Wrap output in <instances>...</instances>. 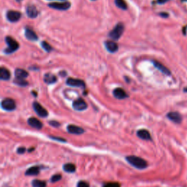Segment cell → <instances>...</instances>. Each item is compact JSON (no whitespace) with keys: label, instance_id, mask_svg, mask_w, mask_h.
<instances>
[{"label":"cell","instance_id":"cell-8","mask_svg":"<svg viewBox=\"0 0 187 187\" xmlns=\"http://www.w3.org/2000/svg\"><path fill=\"white\" fill-rule=\"evenodd\" d=\"M20 17H21V14L18 11L10 10L8 11L7 13V18L9 22L18 21L19 19L20 18Z\"/></svg>","mask_w":187,"mask_h":187},{"label":"cell","instance_id":"cell-15","mask_svg":"<svg viewBox=\"0 0 187 187\" xmlns=\"http://www.w3.org/2000/svg\"><path fill=\"white\" fill-rule=\"evenodd\" d=\"M137 137H140V139L144 140H151V137L149 131L146 129H140L137 131Z\"/></svg>","mask_w":187,"mask_h":187},{"label":"cell","instance_id":"cell-25","mask_svg":"<svg viewBox=\"0 0 187 187\" xmlns=\"http://www.w3.org/2000/svg\"><path fill=\"white\" fill-rule=\"evenodd\" d=\"M115 3L117 7L122 9H126L127 8V5L124 0H115Z\"/></svg>","mask_w":187,"mask_h":187},{"label":"cell","instance_id":"cell-17","mask_svg":"<svg viewBox=\"0 0 187 187\" xmlns=\"http://www.w3.org/2000/svg\"><path fill=\"white\" fill-rule=\"evenodd\" d=\"M25 36L28 39L31 41H36L38 39V37L36 34V33L33 30H31V28H26V30H25Z\"/></svg>","mask_w":187,"mask_h":187},{"label":"cell","instance_id":"cell-18","mask_svg":"<svg viewBox=\"0 0 187 187\" xmlns=\"http://www.w3.org/2000/svg\"><path fill=\"white\" fill-rule=\"evenodd\" d=\"M153 64H154L155 67L157 68L159 71H161L162 73H164V75H171V72L169 71V69H167L166 66H164L163 64H161V63L158 62V61H153Z\"/></svg>","mask_w":187,"mask_h":187},{"label":"cell","instance_id":"cell-13","mask_svg":"<svg viewBox=\"0 0 187 187\" xmlns=\"http://www.w3.org/2000/svg\"><path fill=\"white\" fill-rule=\"evenodd\" d=\"M112 94H113L114 96L118 99H123L128 97L127 94L125 92L124 90L122 89L121 88H117L115 89H114Z\"/></svg>","mask_w":187,"mask_h":187},{"label":"cell","instance_id":"cell-36","mask_svg":"<svg viewBox=\"0 0 187 187\" xmlns=\"http://www.w3.org/2000/svg\"><path fill=\"white\" fill-rule=\"evenodd\" d=\"M16 1H18V2H20V1H21V0H16Z\"/></svg>","mask_w":187,"mask_h":187},{"label":"cell","instance_id":"cell-2","mask_svg":"<svg viewBox=\"0 0 187 187\" xmlns=\"http://www.w3.org/2000/svg\"><path fill=\"white\" fill-rule=\"evenodd\" d=\"M5 42L7 44V48L5 49L4 50V53H7V54H10L12 53L13 52L16 51L19 47V44L18 42H17L13 38L10 37H7L5 38Z\"/></svg>","mask_w":187,"mask_h":187},{"label":"cell","instance_id":"cell-9","mask_svg":"<svg viewBox=\"0 0 187 187\" xmlns=\"http://www.w3.org/2000/svg\"><path fill=\"white\" fill-rule=\"evenodd\" d=\"M66 83L68 85L74 87H85V83L83 80H80V79H75V78H68L66 80Z\"/></svg>","mask_w":187,"mask_h":187},{"label":"cell","instance_id":"cell-5","mask_svg":"<svg viewBox=\"0 0 187 187\" xmlns=\"http://www.w3.org/2000/svg\"><path fill=\"white\" fill-rule=\"evenodd\" d=\"M33 108H34V110L39 117L45 118V117L48 115V112H47V110L37 102H34L33 103Z\"/></svg>","mask_w":187,"mask_h":187},{"label":"cell","instance_id":"cell-21","mask_svg":"<svg viewBox=\"0 0 187 187\" xmlns=\"http://www.w3.org/2000/svg\"><path fill=\"white\" fill-rule=\"evenodd\" d=\"M44 81L47 84H52V83H56L57 81L56 77L53 74L47 73L44 76Z\"/></svg>","mask_w":187,"mask_h":187},{"label":"cell","instance_id":"cell-23","mask_svg":"<svg viewBox=\"0 0 187 187\" xmlns=\"http://www.w3.org/2000/svg\"><path fill=\"white\" fill-rule=\"evenodd\" d=\"M63 169L66 172H74L76 170V167L72 163H66L63 166Z\"/></svg>","mask_w":187,"mask_h":187},{"label":"cell","instance_id":"cell-4","mask_svg":"<svg viewBox=\"0 0 187 187\" xmlns=\"http://www.w3.org/2000/svg\"><path fill=\"white\" fill-rule=\"evenodd\" d=\"M1 107L3 110H7V111H12L16 107V104L13 99L7 98L1 102Z\"/></svg>","mask_w":187,"mask_h":187},{"label":"cell","instance_id":"cell-22","mask_svg":"<svg viewBox=\"0 0 187 187\" xmlns=\"http://www.w3.org/2000/svg\"><path fill=\"white\" fill-rule=\"evenodd\" d=\"M39 173V167L37 166H34L30 168L27 169L25 174L26 175H30V176H34V175H37Z\"/></svg>","mask_w":187,"mask_h":187},{"label":"cell","instance_id":"cell-30","mask_svg":"<svg viewBox=\"0 0 187 187\" xmlns=\"http://www.w3.org/2000/svg\"><path fill=\"white\" fill-rule=\"evenodd\" d=\"M50 138L52 139L53 140L56 141H59V142H65L66 140L64 138H61V137H53V136H50Z\"/></svg>","mask_w":187,"mask_h":187},{"label":"cell","instance_id":"cell-27","mask_svg":"<svg viewBox=\"0 0 187 187\" xmlns=\"http://www.w3.org/2000/svg\"><path fill=\"white\" fill-rule=\"evenodd\" d=\"M41 45H42V48H43L44 50H45V51L50 52V51H51V50H52V47L50 46V45H49V44L47 43V42H45V41H43V42H42Z\"/></svg>","mask_w":187,"mask_h":187},{"label":"cell","instance_id":"cell-6","mask_svg":"<svg viewBox=\"0 0 187 187\" xmlns=\"http://www.w3.org/2000/svg\"><path fill=\"white\" fill-rule=\"evenodd\" d=\"M48 6L51 8L56 9H59V10H66L70 7L71 4L67 1L65 2H54V3H50L48 4Z\"/></svg>","mask_w":187,"mask_h":187},{"label":"cell","instance_id":"cell-20","mask_svg":"<svg viewBox=\"0 0 187 187\" xmlns=\"http://www.w3.org/2000/svg\"><path fill=\"white\" fill-rule=\"evenodd\" d=\"M28 75V72L22 69H16L15 70V78L18 79H25Z\"/></svg>","mask_w":187,"mask_h":187},{"label":"cell","instance_id":"cell-10","mask_svg":"<svg viewBox=\"0 0 187 187\" xmlns=\"http://www.w3.org/2000/svg\"><path fill=\"white\" fill-rule=\"evenodd\" d=\"M167 117L175 123H180L182 121L181 115L178 112H169L167 113Z\"/></svg>","mask_w":187,"mask_h":187},{"label":"cell","instance_id":"cell-34","mask_svg":"<svg viewBox=\"0 0 187 187\" xmlns=\"http://www.w3.org/2000/svg\"><path fill=\"white\" fill-rule=\"evenodd\" d=\"M104 187H116V185H115L114 186H112V184H110V185H108V186H106Z\"/></svg>","mask_w":187,"mask_h":187},{"label":"cell","instance_id":"cell-19","mask_svg":"<svg viewBox=\"0 0 187 187\" xmlns=\"http://www.w3.org/2000/svg\"><path fill=\"white\" fill-rule=\"evenodd\" d=\"M0 78L2 80H8L10 78V72L5 67H1L0 69Z\"/></svg>","mask_w":187,"mask_h":187},{"label":"cell","instance_id":"cell-3","mask_svg":"<svg viewBox=\"0 0 187 187\" xmlns=\"http://www.w3.org/2000/svg\"><path fill=\"white\" fill-rule=\"evenodd\" d=\"M123 30H124V26H123V23H118L115 26V27L110 31V34H109V37L113 40H118L123 34Z\"/></svg>","mask_w":187,"mask_h":187},{"label":"cell","instance_id":"cell-26","mask_svg":"<svg viewBox=\"0 0 187 187\" xmlns=\"http://www.w3.org/2000/svg\"><path fill=\"white\" fill-rule=\"evenodd\" d=\"M14 83H16L17 85H20V86H26L28 85V83L24 80V79H18L15 78Z\"/></svg>","mask_w":187,"mask_h":187},{"label":"cell","instance_id":"cell-11","mask_svg":"<svg viewBox=\"0 0 187 187\" xmlns=\"http://www.w3.org/2000/svg\"><path fill=\"white\" fill-rule=\"evenodd\" d=\"M67 131L70 134H81L84 133V129L81 127L75 126V125H68L66 127Z\"/></svg>","mask_w":187,"mask_h":187},{"label":"cell","instance_id":"cell-24","mask_svg":"<svg viewBox=\"0 0 187 187\" xmlns=\"http://www.w3.org/2000/svg\"><path fill=\"white\" fill-rule=\"evenodd\" d=\"M31 184H32L33 187H46V183L45 181L39 180H32Z\"/></svg>","mask_w":187,"mask_h":187},{"label":"cell","instance_id":"cell-33","mask_svg":"<svg viewBox=\"0 0 187 187\" xmlns=\"http://www.w3.org/2000/svg\"><path fill=\"white\" fill-rule=\"evenodd\" d=\"M160 15L162 17H164V18H167V17H168V14L167 13H165V12H161L160 13Z\"/></svg>","mask_w":187,"mask_h":187},{"label":"cell","instance_id":"cell-1","mask_svg":"<svg viewBox=\"0 0 187 187\" xmlns=\"http://www.w3.org/2000/svg\"><path fill=\"white\" fill-rule=\"evenodd\" d=\"M126 160L129 164L138 169H143L148 167V163L145 160L136 156H128Z\"/></svg>","mask_w":187,"mask_h":187},{"label":"cell","instance_id":"cell-29","mask_svg":"<svg viewBox=\"0 0 187 187\" xmlns=\"http://www.w3.org/2000/svg\"><path fill=\"white\" fill-rule=\"evenodd\" d=\"M77 187H89V184L87 182L84 181V180H80L77 183Z\"/></svg>","mask_w":187,"mask_h":187},{"label":"cell","instance_id":"cell-28","mask_svg":"<svg viewBox=\"0 0 187 187\" xmlns=\"http://www.w3.org/2000/svg\"><path fill=\"white\" fill-rule=\"evenodd\" d=\"M61 179V175L60 174H56V175H53L50 178V182L52 183H55V182L57 181H59Z\"/></svg>","mask_w":187,"mask_h":187},{"label":"cell","instance_id":"cell-14","mask_svg":"<svg viewBox=\"0 0 187 187\" xmlns=\"http://www.w3.org/2000/svg\"><path fill=\"white\" fill-rule=\"evenodd\" d=\"M104 45H105V47L107 50V51H109L110 53H115L118 49V45L115 42H112V41H106L104 42Z\"/></svg>","mask_w":187,"mask_h":187},{"label":"cell","instance_id":"cell-12","mask_svg":"<svg viewBox=\"0 0 187 187\" xmlns=\"http://www.w3.org/2000/svg\"><path fill=\"white\" fill-rule=\"evenodd\" d=\"M28 123L31 127L34 128L36 129H41L42 128V123L37 118L31 117L28 119Z\"/></svg>","mask_w":187,"mask_h":187},{"label":"cell","instance_id":"cell-35","mask_svg":"<svg viewBox=\"0 0 187 187\" xmlns=\"http://www.w3.org/2000/svg\"><path fill=\"white\" fill-rule=\"evenodd\" d=\"M183 91H185V92H187V87L183 88Z\"/></svg>","mask_w":187,"mask_h":187},{"label":"cell","instance_id":"cell-32","mask_svg":"<svg viewBox=\"0 0 187 187\" xmlns=\"http://www.w3.org/2000/svg\"><path fill=\"white\" fill-rule=\"evenodd\" d=\"M25 151H26V148L24 147H19L17 149V153H19V154H23V153H25Z\"/></svg>","mask_w":187,"mask_h":187},{"label":"cell","instance_id":"cell-16","mask_svg":"<svg viewBox=\"0 0 187 187\" xmlns=\"http://www.w3.org/2000/svg\"><path fill=\"white\" fill-rule=\"evenodd\" d=\"M26 14L29 18H34L37 16L38 11L34 5H28L26 8Z\"/></svg>","mask_w":187,"mask_h":187},{"label":"cell","instance_id":"cell-7","mask_svg":"<svg viewBox=\"0 0 187 187\" xmlns=\"http://www.w3.org/2000/svg\"><path fill=\"white\" fill-rule=\"evenodd\" d=\"M72 107L75 110L82 111V110H84L87 108V104L83 99L79 98V99L74 101L73 104H72Z\"/></svg>","mask_w":187,"mask_h":187},{"label":"cell","instance_id":"cell-31","mask_svg":"<svg viewBox=\"0 0 187 187\" xmlns=\"http://www.w3.org/2000/svg\"><path fill=\"white\" fill-rule=\"evenodd\" d=\"M49 124H50V126H53V127H58V126H60V123H58V121H49Z\"/></svg>","mask_w":187,"mask_h":187}]
</instances>
